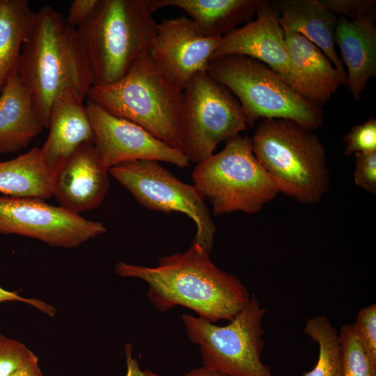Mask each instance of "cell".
I'll return each instance as SVG.
<instances>
[{"instance_id":"obj_31","label":"cell","mask_w":376,"mask_h":376,"mask_svg":"<svg viewBox=\"0 0 376 376\" xmlns=\"http://www.w3.org/2000/svg\"><path fill=\"white\" fill-rule=\"evenodd\" d=\"M98 0H74L71 2L65 17L66 22L72 28L77 29L89 17Z\"/></svg>"},{"instance_id":"obj_14","label":"cell","mask_w":376,"mask_h":376,"mask_svg":"<svg viewBox=\"0 0 376 376\" xmlns=\"http://www.w3.org/2000/svg\"><path fill=\"white\" fill-rule=\"evenodd\" d=\"M220 39L203 36L189 17L164 19L157 24L150 55L183 90L196 74L207 71Z\"/></svg>"},{"instance_id":"obj_23","label":"cell","mask_w":376,"mask_h":376,"mask_svg":"<svg viewBox=\"0 0 376 376\" xmlns=\"http://www.w3.org/2000/svg\"><path fill=\"white\" fill-rule=\"evenodd\" d=\"M35 15L27 0H0V95L17 72L22 47Z\"/></svg>"},{"instance_id":"obj_12","label":"cell","mask_w":376,"mask_h":376,"mask_svg":"<svg viewBox=\"0 0 376 376\" xmlns=\"http://www.w3.org/2000/svg\"><path fill=\"white\" fill-rule=\"evenodd\" d=\"M86 109L94 132V146L104 166L136 160H154L189 166L183 152L154 136L139 125L115 116L86 98Z\"/></svg>"},{"instance_id":"obj_19","label":"cell","mask_w":376,"mask_h":376,"mask_svg":"<svg viewBox=\"0 0 376 376\" xmlns=\"http://www.w3.org/2000/svg\"><path fill=\"white\" fill-rule=\"evenodd\" d=\"M43 128L31 94L17 72L14 74L0 95V154L26 148Z\"/></svg>"},{"instance_id":"obj_29","label":"cell","mask_w":376,"mask_h":376,"mask_svg":"<svg viewBox=\"0 0 376 376\" xmlns=\"http://www.w3.org/2000/svg\"><path fill=\"white\" fill-rule=\"evenodd\" d=\"M354 181L366 191L376 194V151L355 153Z\"/></svg>"},{"instance_id":"obj_32","label":"cell","mask_w":376,"mask_h":376,"mask_svg":"<svg viewBox=\"0 0 376 376\" xmlns=\"http://www.w3.org/2000/svg\"><path fill=\"white\" fill-rule=\"evenodd\" d=\"M4 301H19L26 303L49 316H54L56 313L55 308L51 304L38 299L22 297L16 292L6 290L0 286V303Z\"/></svg>"},{"instance_id":"obj_9","label":"cell","mask_w":376,"mask_h":376,"mask_svg":"<svg viewBox=\"0 0 376 376\" xmlns=\"http://www.w3.org/2000/svg\"><path fill=\"white\" fill-rule=\"evenodd\" d=\"M247 127L240 102L207 72L196 74L184 88L181 150L189 162L208 158L218 144Z\"/></svg>"},{"instance_id":"obj_35","label":"cell","mask_w":376,"mask_h":376,"mask_svg":"<svg viewBox=\"0 0 376 376\" xmlns=\"http://www.w3.org/2000/svg\"><path fill=\"white\" fill-rule=\"evenodd\" d=\"M184 376H231L212 369L208 368L204 366L191 369Z\"/></svg>"},{"instance_id":"obj_26","label":"cell","mask_w":376,"mask_h":376,"mask_svg":"<svg viewBox=\"0 0 376 376\" xmlns=\"http://www.w3.org/2000/svg\"><path fill=\"white\" fill-rule=\"evenodd\" d=\"M36 357L23 343L0 334V376H9Z\"/></svg>"},{"instance_id":"obj_22","label":"cell","mask_w":376,"mask_h":376,"mask_svg":"<svg viewBox=\"0 0 376 376\" xmlns=\"http://www.w3.org/2000/svg\"><path fill=\"white\" fill-rule=\"evenodd\" d=\"M0 192L6 196L44 201L52 197V172L40 148L0 162Z\"/></svg>"},{"instance_id":"obj_27","label":"cell","mask_w":376,"mask_h":376,"mask_svg":"<svg viewBox=\"0 0 376 376\" xmlns=\"http://www.w3.org/2000/svg\"><path fill=\"white\" fill-rule=\"evenodd\" d=\"M352 324L367 357L376 366V305L362 308Z\"/></svg>"},{"instance_id":"obj_13","label":"cell","mask_w":376,"mask_h":376,"mask_svg":"<svg viewBox=\"0 0 376 376\" xmlns=\"http://www.w3.org/2000/svg\"><path fill=\"white\" fill-rule=\"evenodd\" d=\"M227 55H242L262 62L313 101L308 87L291 63L283 28L270 1L259 0L256 19L222 37L212 59Z\"/></svg>"},{"instance_id":"obj_3","label":"cell","mask_w":376,"mask_h":376,"mask_svg":"<svg viewBox=\"0 0 376 376\" xmlns=\"http://www.w3.org/2000/svg\"><path fill=\"white\" fill-rule=\"evenodd\" d=\"M157 24L149 0H98L76 29L93 86L117 81L139 58L150 53Z\"/></svg>"},{"instance_id":"obj_28","label":"cell","mask_w":376,"mask_h":376,"mask_svg":"<svg viewBox=\"0 0 376 376\" xmlns=\"http://www.w3.org/2000/svg\"><path fill=\"white\" fill-rule=\"evenodd\" d=\"M345 155L376 151V119L371 118L352 127L343 138Z\"/></svg>"},{"instance_id":"obj_25","label":"cell","mask_w":376,"mask_h":376,"mask_svg":"<svg viewBox=\"0 0 376 376\" xmlns=\"http://www.w3.org/2000/svg\"><path fill=\"white\" fill-rule=\"evenodd\" d=\"M338 338L343 376H376V366L367 357L353 324L343 325L338 333Z\"/></svg>"},{"instance_id":"obj_15","label":"cell","mask_w":376,"mask_h":376,"mask_svg":"<svg viewBox=\"0 0 376 376\" xmlns=\"http://www.w3.org/2000/svg\"><path fill=\"white\" fill-rule=\"evenodd\" d=\"M109 173L94 144L84 145L52 172V196L73 213L94 209L109 191Z\"/></svg>"},{"instance_id":"obj_20","label":"cell","mask_w":376,"mask_h":376,"mask_svg":"<svg viewBox=\"0 0 376 376\" xmlns=\"http://www.w3.org/2000/svg\"><path fill=\"white\" fill-rule=\"evenodd\" d=\"M259 0H149L151 13L165 7L185 12L206 38H221L252 20Z\"/></svg>"},{"instance_id":"obj_34","label":"cell","mask_w":376,"mask_h":376,"mask_svg":"<svg viewBox=\"0 0 376 376\" xmlns=\"http://www.w3.org/2000/svg\"><path fill=\"white\" fill-rule=\"evenodd\" d=\"M9 376H45L40 368L37 357L31 359Z\"/></svg>"},{"instance_id":"obj_7","label":"cell","mask_w":376,"mask_h":376,"mask_svg":"<svg viewBox=\"0 0 376 376\" xmlns=\"http://www.w3.org/2000/svg\"><path fill=\"white\" fill-rule=\"evenodd\" d=\"M194 186L212 203L213 214H256L279 194L254 155L251 139L240 134L226 141L218 153L198 163Z\"/></svg>"},{"instance_id":"obj_30","label":"cell","mask_w":376,"mask_h":376,"mask_svg":"<svg viewBox=\"0 0 376 376\" xmlns=\"http://www.w3.org/2000/svg\"><path fill=\"white\" fill-rule=\"evenodd\" d=\"M336 15L353 21L362 16H374L376 1L375 0H320Z\"/></svg>"},{"instance_id":"obj_18","label":"cell","mask_w":376,"mask_h":376,"mask_svg":"<svg viewBox=\"0 0 376 376\" xmlns=\"http://www.w3.org/2000/svg\"><path fill=\"white\" fill-rule=\"evenodd\" d=\"M347 70V87L358 101L370 78L376 75V27L373 16L351 21L340 16L334 33Z\"/></svg>"},{"instance_id":"obj_24","label":"cell","mask_w":376,"mask_h":376,"mask_svg":"<svg viewBox=\"0 0 376 376\" xmlns=\"http://www.w3.org/2000/svg\"><path fill=\"white\" fill-rule=\"evenodd\" d=\"M304 331L318 344L319 355L315 367L299 376H343L338 332L329 320L324 315L308 319Z\"/></svg>"},{"instance_id":"obj_33","label":"cell","mask_w":376,"mask_h":376,"mask_svg":"<svg viewBox=\"0 0 376 376\" xmlns=\"http://www.w3.org/2000/svg\"><path fill=\"white\" fill-rule=\"evenodd\" d=\"M127 373L125 376H163L149 370H142L137 359L133 357L132 345L127 343L125 347Z\"/></svg>"},{"instance_id":"obj_8","label":"cell","mask_w":376,"mask_h":376,"mask_svg":"<svg viewBox=\"0 0 376 376\" xmlns=\"http://www.w3.org/2000/svg\"><path fill=\"white\" fill-rule=\"evenodd\" d=\"M265 312L252 294L227 325L189 314L181 318L189 339L199 347L203 366L231 376H274L261 359Z\"/></svg>"},{"instance_id":"obj_6","label":"cell","mask_w":376,"mask_h":376,"mask_svg":"<svg viewBox=\"0 0 376 376\" xmlns=\"http://www.w3.org/2000/svg\"><path fill=\"white\" fill-rule=\"evenodd\" d=\"M207 72L237 97L248 127L260 118L290 120L311 131L323 125L322 107L256 59L242 55L218 57L210 61Z\"/></svg>"},{"instance_id":"obj_1","label":"cell","mask_w":376,"mask_h":376,"mask_svg":"<svg viewBox=\"0 0 376 376\" xmlns=\"http://www.w3.org/2000/svg\"><path fill=\"white\" fill-rule=\"evenodd\" d=\"M210 255L193 241L185 251L159 258L155 267L119 262L115 272L144 281L148 299L161 312L181 306L212 323L229 322L251 295L237 277L218 268Z\"/></svg>"},{"instance_id":"obj_4","label":"cell","mask_w":376,"mask_h":376,"mask_svg":"<svg viewBox=\"0 0 376 376\" xmlns=\"http://www.w3.org/2000/svg\"><path fill=\"white\" fill-rule=\"evenodd\" d=\"M86 98L181 150L183 90L155 63L150 53L139 58L117 81L92 86Z\"/></svg>"},{"instance_id":"obj_11","label":"cell","mask_w":376,"mask_h":376,"mask_svg":"<svg viewBox=\"0 0 376 376\" xmlns=\"http://www.w3.org/2000/svg\"><path fill=\"white\" fill-rule=\"evenodd\" d=\"M107 232L101 221L36 198L0 196V234L17 235L52 246L76 248Z\"/></svg>"},{"instance_id":"obj_17","label":"cell","mask_w":376,"mask_h":376,"mask_svg":"<svg viewBox=\"0 0 376 376\" xmlns=\"http://www.w3.org/2000/svg\"><path fill=\"white\" fill-rule=\"evenodd\" d=\"M270 3L281 27L302 35L315 45L333 64L341 85L347 87V72L335 49L338 15L320 0H277Z\"/></svg>"},{"instance_id":"obj_5","label":"cell","mask_w":376,"mask_h":376,"mask_svg":"<svg viewBox=\"0 0 376 376\" xmlns=\"http://www.w3.org/2000/svg\"><path fill=\"white\" fill-rule=\"evenodd\" d=\"M312 132L290 120L263 119L251 139L279 193L303 204L320 202L329 188L326 149Z\"/></svg>"},{"instance_id":"obj_16","label":"cell","mask_w":376,"mask_h":376,"mask_svg":"<svg viewBox=\"0 0 376 376\" xmlns=\"http://www.w3.org/2000/svg\"><path fill=\"white\" fill-rule=\"evenodd\" d=\"M83 101L77 94L66 93L51 107L49 132L40 151L52 173L80 147L94 144V132Z\"/></svg>"},{"instance_id":"obj_2","label":"cell","mask_w":376,"mask_h":376,"mask_svg":"<svg viewBox=\"0 0 376 376\" xmlns=\"http://www.w3.org/2000/svg\"><path fill=\"white\" fill-rule=\"evenodd\" d=\"M17 75L31 94L45 128L58 97L74 93L84 100L93 86L76 29L51 6L36 12L22 47Z\"/></svg>"},{"instance_id":"obj_10","label":"cell","mask_w":376,"mask_h":376,"mask_svg":"<svg viewBox=\"0 0 376 376\" xmlns=\"http://www.w3.org/2000/svg\"><path fill=\"white\" fill-rule=\"evenodd\" d=\"M109 173L143 207L167 214L181 212L190 217L196 226L194 241L211 253L216 226L194 185L182 182L154 160L121 163L110 168Z\"/></svg>"},{"instance_id":"obj_21","label":"cell","mask_w":376,"mask_h":376,"mask_svg":"<svg viewBox=\"0 0 376 376\" xmlns=\"http://www.w3.org/2000/svg\"><path fill=\"white\" fill-rule=\"evenodd\" d=\"M283 30L293 67L308 87L312 100L322 107L341 85L338 72L315 45L295 31Z\"/></svg>"}]
</instances>
